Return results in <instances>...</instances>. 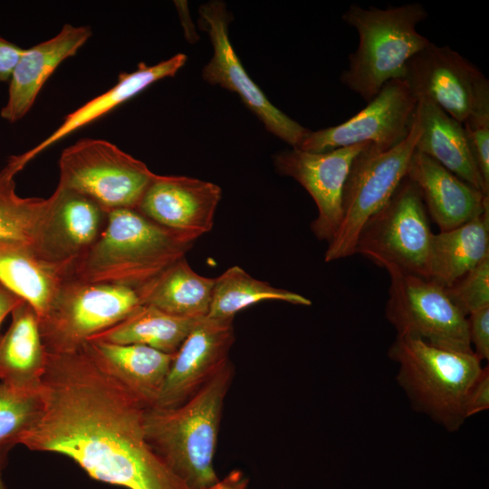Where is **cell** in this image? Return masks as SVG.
Instances as JSON below:
<instances>
[{
  "mask_svg": "<svg viewBox=\"0 0 489 489\" xmlns=\"http://www.w3.org/2000/svg\"><path fill=\"white\" fill-rule=\"evenodd\" d=\"M41 393V417L21 445L66 455L110 484L187 489L146 439L148 408L83 350L47 352Z\"/></svg>",
  "mask_w": 489,
  "mask_h": 489,
  "instance_id": "1",
  "label": "cell"
},
{
  "mask_svg": "<svg viewBox=\"0 0 489 489\" xmlns=\"http://www.w3.org/2000/svg\"><path fill=\"white\" fill-rule=\"evenodd\" d=\"M234 377L231 361L191 398L173 408H148L146 439L187 489H206L218 478L214 468L225 398Z\"/></svg>",
  "mask_w": 489,
  "mask_h": 489,
  "instance_id": "2",
  "label": "cell"
},
{
  "mask_svg": "<svg viewBox=\"0 0 489 489\" xmlns=\"http://www.w3.org/2000/svg\"><path fill=\"white\" fill-rule=\"evenodd\" d=\"M195 241L136 209H114L100 239L71 267L68 278L137 290L185 257Z\"/></svg>",
  "mask_w": 489,
  "mask_h": 489,
  "instance_id": "3",
  "label": "cell"
},
{
  "mask_svg": "<svg viewBox=\"0 0 489 489\" xmlns=\"http://www.w3.org/2000/svg\"><path fill=\"white\" fill-rule=\"evenodd\" d=\"M427 15L419 3L387 9L350 5L342 20L357 30L359 45L341 83L369 102L388 82L402 78L407 62L431 43L417 30Z\"/></svg>",
  "mask_w": 489,
  "mask_h": 489,
  "instance_id": "4",
  "label": "cell"
},
{
  "mask_svg": "<svg viewBox=\"0 0 489 489\" xmlns=\"http://www.w3.org/2000/svg\"><path fill=\"white\" fill-rule=\"evenodd\" d=\"M388 354L398 365V384L413 408L446 430L456 431L466 419L465 400L483 370L482 361L474 353L449 350L398 335Z\"/></svg>",
  "mask_w": 489,
  "mask_h": 489,
  "instance_id": "5",
  "label": "cell"
},
{
  "mask_svg": "<svg viewBox=\"0 0 489 489\" xmlns=\"http://www.w3.org/2000/svg\"><path fill=\"white\" fill-rule=\"evenodd\" d=\"M419 134L420 127L414 116L404 140L388 149L369 144L356 157L343 189L341 220L324 254L326 263L355 254L364 225L385 206L407 177Z\"/></svg>",
  "mask_w": 489,
  "mask_h": 489,
  "instance_id": "6",
  "label": "cell"
},
{
  "mask_svg": "<svg viewBox=\"0 0 489 489\" xmlns=\"http://www.w3.org/2000/svg\"><path fill=\"white\" fill-rule=\"evenodd\" d=\"M434 233L417 186L408 176L361 229L359 254L387 272L429 279Z\"/></svg>",
  "mask_w": 489,
  "mask_h": 489,
  "instance_id": "7",
  "label": "cell"
},
{
  "mask_svg": "<svg viewBox=\"0 0 489 489\" xmlns=\"http://www.w3.org/2000/svg\"><path fill=\"white\" fill-rule=\"evenodd\" d=\"M141 304L135 289L67 278L39 317L48 353L76 351Z\"/></svg>",
  "mask_w": 489,
  "mask_h": 489,
  "instance_id": "8",
  "label": "cell"
},
{
  "mask_svg": "<svg viewBox=\"0 0 489 489\" xmlns=\"http://www.w3.org/2000/svg\"><path fill=\"white\" fill-rule=\"evenodd\" d=\"M58 166L57 186L89 197L109 212L136 209L156 176L144 162L100 139L85 138L67 147Z\"/></svg>",
  "mask_w": 489,
  "mask_h": 489,
  "instance_id": "9",
  "label": "cell"
},
{
  "mask_svg": "<svg viewBox=\"0 0 489 489\" xmlns=\"http://www.w3.org/2000/svg\"><path fill=\"white\" fill-rule=\"evenodd\" d=\"M385 315L398 336L422 340L442 349L474 353L466 316L436 282L417 275L389 273Z\"/></svg>",
  "mask_w": 489,
  "mask_h": 489,
  "instance_id": "10",
  "label": "cell"
},
{
  "mask_svg": "<svg viewBox=\"0 0 489 489\" xmlns=\"http://www.w3.org/2000/svg\"><path fill=\"white\" fill-rule=\"evenodd\" d=\"M198 14V24L213 46V56L202 70L203 79L235 92L269 132L298 148L309 129L275 107L247 74L229 39L231 16L225 3L207 2Z\"/></svg>",
  "mask_w": 489,
  "mask_h": 489,
  "instance_id": "11",
  "label": "cell"
},
{
  "mask_svg": "<svg viewBox=\"0 0 489 489\" xmlns=\"http://www.w3.org/2000/svg\"><path fill=\"white\" fill-rule=\"evenodd\" d=\"M417 103L402 78L391 80L354 116L336 126L309 129L295 149L319 153L361 143L390 149L408 135Z\"/></svg>",
  "mask_w": 489,
  "mask_h": 489,
  "instance_id": "12",
  "label": "cell"
},
{
  "mask_svg": "<svg viewBox=\"0 0 489 489\" xmlns=\"http://www.w3.org/2000/svg\"><path fill=\"white\" fill-rule=\"evenodd\" d=\"M402 79L417 99L427 98L463 123L489 101V81L469 60L432 42L406 64Z\"/></svg>",
  "mask_w": 489,
  "mask_h": 489,
  "instance_id": "13",
  "label": "cell"
},
{
  "mask_svg": "<svg viewBox=\"0 0 489 489\" xmlns=\"http://www.w3.org/2000/svg\"><path fill=\"white\" fill-rule=\"evenodd\" d=\"M108 217L109 211L93 199L57 186L30 245L42 259L70 271L100 239Z\"/></svg>",
  "mask_w": 489,
  "mask_h": 489,
  "instance_id": "14",
  "label": "cell"
},
{
  "mask_svg": "<svg viewBox=\"0 0 489 489\" xmlns=\"http://www.w3.org/2000/svg\"><path fill=\"white\" fill-rule=\"evenodd\" d=\"M369 144L319 153L292 148L273 156L276 171L296 180L314 200L318 215L311 230L317 239L329 243L334 236L341 220L348 175L356 157Z\"/></svg>",
  "mask_w": 489,
  "mask_h": 489,
  "instance_id": "15",
  "label": "cell"
},
{
  "mask_svg": "<svg viewBox=\"0 0 489 489\" xmlns=\"http://www.w3.org/2000/svg\"><path fill=\"white\" fill-rule=\"evenodd\" d=\"M234 319H198L175 353L154 407L173 408L191 398L229 361Z\"/></svg>",
  "mask_w": 489,
  "mask_h": 489,
  "instance_id": "16",
  "label": "cell"
},
{
  "mask_svg": "<svg viewBox=\"0 0 489 489\" xmlns=\"http://www.w3.org/2000/svg\"><path fill=\"white\" fill-rule=\"evenodd\" d=\"M222 197L219 186L185 176H155L136 210L194 240L211 231Z\"/></svg>",
  "mask_w": 489,
  "mask_h": 489,
  "instance_id": "17",
  "label": "cell"
},
{
  "mask_svg": "<svg viewBox=\"0 0 489 489\" xmlns=\"http://www.w3.org/2000/svg\"><path fill=\"white\" fill-rule=\"evenodd\" d=\"M91 34L88 25L66 24L53 37L23 49L9 79L7 100L0 110L1 118L10 123L22 120L56 68L75 55Z\"/></svg>",
  "mask_w": 489,
  "mask_h": 489,
  "instance_id": "18",
  "label": "cell"
},
{
  "mask_svg": "<svg viewBox=\"0 0 489 489\" xmlns=\"http://www.w3.org/2000/svg\"><path fill=\"white\" fill-rule=\"evenodd\" d=\"M407 176L417 186L427 213L440 232L454 229L489 208V196L417 150Z\"/></svg>",
  "mask_w": 489,
  "mask_h": 489,
  "instance_id": "19",
  "label": "cell"
},
{
  "mask_svg": "<svg viewBox=\"0 0 489 489\" xmlns=\"http://www.w3.org/2000/svg\"><path fill=\"white\" fill-rule=\"evenodd\" d=\"M187 60L186 54L177 53L154 65L139 62L135 71L120 73L110 89L66 115L62 124L46 139L28 151L13 156L15 163L23 169L29 161L59 140L103 117L154 82L173 77L185 65Z\"/></svg>",
  "mask_w": 489,
  "mask_h": 489,
  "instance_id": "20",
  "label": "cell"
},
{
  "mask_svg": "<svg viewBox=\"0 0 489 489\" xmlns=\"http://www.w3.org/2000/svg\"><path fill=\"white\" fill-rule=\"evenodd\" d=\"M82 350L147 408L156 405L175 356L143 345L94 340Z\"/></svg>",
  "mask_w": 489,
  "mask_h": 489,
  "instance_id": "21",
  "label": "cell"
},
{
  "mask_svg": "<svg viewBox=\"0 0 489 489\" xmlns=\"http://www.w3.org/2000/svg\"><path fill=\"white\" fill-rule=\"evenodd\" d=\"M415 118L420 127L416 150L489 196V188L478 171L463 124L427 98L417 99Z\"/></svg>",
  "mask_w": 489,
  "mask_h": 489,
  "instance_id": "22",
  "label": "cell"
},
{
  "mask_svg": "<svg viewBox=\"0 0 489 489\" xmlns=\"http://www.w3.org/2000/svg\"><path fill=\"white\" fill-rule=\"evenodd\" d=\"M11 315V324L0 339V380L16 389L40 390L47 352L38 314L29 302L22 301Z\"/></svg>",
  "mask_w": 489,
  "mask_h": 489,
  "instance_id": "23",
  "label": "cell"
},
{
  "mask_svg": "<svg viewBox=\"0 0 489 489\" xmlns=\"http://www.w3.org/2000/svg\"><path fill=\"white\" fill-rule=\"evenodd\" d=\"M69 268L42 259L24 242L0 240V283L42 316L68 278Z\"/></svg>",
  "mask_w": 489,
  "mask_h": 489,
  "instance_id": "24",
  "label": "cell"
},
{
  "mask_svg": "<svg viewBox=\"0 0 489 489\" xmlns=\"http://www.w3.org/2000/svg\"><path fill=\"white\" fill-rule=\"evenodd\" d=\"M489 258V208L448 231L434 234L429 279L445 288Z\"/></svg>",
  "mask_w": 489,
  "mask_h": 489,
  "instance_id": "25",
  "label": "cell"
},
{
  "mask_svg": "<svg viewBox=\"0 0 489 489\" xmlns=\"http://www.w3.org/2000/svg\"><path fill=\"white\" fill-rule=\"evenodd\" d=\"M215 278L195 272L186 256L136 291L141 304L190 319L207 316Z\"/></svg>",
  "mask_w": 489,
  "mask_h": 489,
  "instance_id": "26",
  "label": "cell"
},
{
  "mask_svg": "<svg viewBox=\"0 0 489 489\" xmlns=\"http://www.w3.org/2000/svg\"><path fill=\"white\" fill-rule=\"evenodd\" d=\"M198 319L169 314L140 304L125 319L90 340L116 344H138L175 354Z\"/></svg>",
  "mask_w": 489,
  "mask_h": 489,
  "instance_id": "27",
  "label": "cell"
},
{
  "mask_svg": "<svg viewBox=\"0 0 489 489\" xmlns=\"http://www.w3.org/2000/svg\"><path fill=\"white\" fill-rule=\"evenodd\" d=\"M264 301H280L294 305L310 306L307 297L256 279L240 266L226 269L215 278L212 299L207 316L234 319L247 307Z\"/></svg>",
  "mask_w": 489,
  "mask_h": 489,
  "instance_id": "28",
  "label": "cell"
},
{
  "mask_svg": "<svg viewBox=\"0 0 489 489\" xmlns=\"http://www.w3.org/2000/svg\"><path fill=\"white\" fill-rule=\"evenodd\" d=\"M19 171L12 157L0 170V240L31 244L47 198L20 197L14 179Z\"/></svg>",
  "mask_w": 489,
  "mask_h": 489,
  "instance_id": "29",
  "label": "cell"
},
{
  "mask_svg": "<svg viewBox=\"0 0 489 489\" xmlns=\"http://www.w3.org/2000/svg\"><path fill=\"white\" fill-rule=\"evenodd\" d=\"M43 411L40 390L16 389L0 382V467L9 451L34 427Z\"/></svg>",
  "mask_w": 489,
  "mask_h": 489,
  "instance_id": "30",
  "label": "cell"
},
{
  "mask_svg": "<svg viewBox=\"0 0 489 489\" xmlns=\"http://www.w3.org/2000/svg\"><path fill=\"white\" fill-rule=\"evenodd\" d=\"M445 289L465 316L489 307V258Z\"/></svg>",
  "mask_w": 489,
  "mask_h": 489,
  "instance_id": "31",
  "label": "cell"
},
{
  "mask_svg": "<svg viewBox=\"0 0 489 489\" xmlns=\"http://www.w3.org/2000/svg\"><path fill=\"white\" fill-rule=\"evenodd\" d=\"M462 124L478 171L489 188V101L475 109Z\"/></svg>",
  "mask_w": 489,
  "mask_h": 489,
  "instance_id": "32",
  "label": "cell"
},
{
  "mask_svg": "<svg viewBox=\"0 0 489 489\" xmlns=\"http://www.w3.org/2000/svg\"><path fill=\"white\" fill-rule=\"evenodd\" d=\"M468 337L474 354L482 361L489 360V307L466 316Z\"/></svg>",
  "mask_w": 489,
  "mask_h": 489,
  "instance_id": "33",
  "label": "cell"
},
{
  "mask_svg": "<svg viewBox=\"0 0 489 489\" xmlns=\"http://www.w3.org/2000/svg\"><path fill=\"white\" fill-rule=\"evenodd\" d=\"M489 408V369L483 368L478 378L469 389L465 404V416L468 418Z\"/></svg>",
  "mask_w": 489,
  "mask_h": 489,
  "instance_id": "34",
  "label": "cell"
},
{
  "mask_svg": "<svg viewBox=\"0 0 489 489\" xmlns=\"http://www.w3.org/2000/svg\"><path fill=\"white\" fill-rule=\"evenodd\" d=\"M23 49L0 35V82L9 81Z\"/></svg>",
  "mask_w": 489,
  "mask_h": 489,
  "instance_id": "35",
  "label": "cell"
},
{
  "mask_svg": "<svg viewBox=\"0 0 489 489\" xmlns=\"http://www.w3.org/2000/svg\"><path fill=\"white\" fill-rule=\"evenodd\" d=\"M248 481L242 471L235 469L206 489H247Z\"/></svg>",
  "mask_w": 489,
  "mask_h": 489,
  "instance_id": "36",
  "label": "cell"
},
{
  "mask_svg": "<svg viewBox=\"0 0 489 489\" xmlns=\"http://www.w3.org/2000/svg\"><path fill=\"white\" fill-rule=\"evenodd\" d=\"M22 301H24L22 298L0 283V325L5 318L11 313L14 308Z\"/></svg>",
  "mask_w": 489,
  "mask_h": 489,
  "instance_id": "37",
  "label": "cell"
},
{
  "mask_svg": "<svg viewBox=\"0 0 489 489\" xmlns=\"http://www.w3.org/2000/svg\"><path fill=\"white\" fill-rule=\"evenodd\" d=\"M2 470L3 468L0 467V489H5L4 482L2 480Z\"/></svg>",
  "mask_w": 489,
  "mask_h": 489,
  "instance_id": "38",
  "label": "cell"
}]
</instances>
